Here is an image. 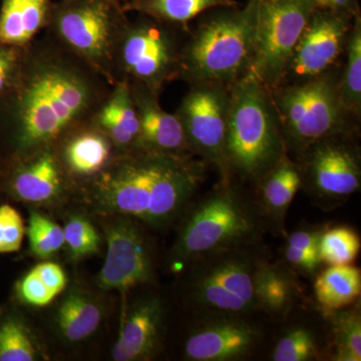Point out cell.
Instances as JSON below:
<instances>
[{"label":"cell","instance_id":"obj_1","mask_svg":"<svg viewBox=\"0 0 361 361\" xmlns=\"http://www.w3.org/2000/svg\"><path fill=\"white\" fill-rule=\"evenodd\" d=\"M18 145L42 148L99 106L101 92L89 71L58 54L32 56L16 97Z\"/></svg>","mask_w":361,"mask_h":361},{"label":"cell","instance_id":"obj_2","mask_svg":"<svg viewBox=\"0 0 361 361\" xmlns=\"http://www.w3.org/2000/svg\"><path fill=\"white\" fill-rule=\"evenodd\" d=\"M206 163L189 155L140 151L103 176L102 195L116 212L161 227L184 210L205 180Z\"/></svg>","mask_w":361,"mask_h":361},{"label":"cell","instance_id":"obj_3","mask_svg":"<svg viewBox=\"0 0 361 361\" xmlns=\"http://www.w3.org/2000/svg\"><path fill=\"white\" fill-rule=\"evenodd\" d=\"M263 85L247 71L229 97L226 165L230 173L257 183L285 154L283 135Z\"/></svg>","mask_w":361,"mask_h":361},{"label":"cell","instance_id":"obj_4","mask_svg":"<svg viewBox=\"0 0 361 361\" xmlns=\"http://www.w3.org/2000/svg\"><path fill=\"white\" fill-rule=\"evenodd\" d=\"M265 226L255 200L226 180L190 210L173 255L188 264L211 252L259 244Z\"/></svg>","mask_w":361,"mask_h":361},{"label":"cell","instance_id":"obj_5","mask_svg":"<svg viewBox=\"0 0 361 361\" xmlns=\"http://www.w3.org/2000/svg\"><path fill=\"white\" fill-rule=\"evenodd\" d=\"M265 259L261 243L211 252L194 259L188 295L203 315L253 316L259 312L255 274Z\"/></svg>","mask_w":361,"mask_h":361},{"label":"cell","instance_id":"obj_6","mask_svg":"<svg viewBox=\"0 0 361 361\" xmlns=\"http://www.w3.org/2000/svg\"><path fill=\"white\" fill-rule=\"evenodd\" d=\"M254 0L245 9L222 14L199 28L180 54V71L202 84L231 82L250 68Z\"/></svg>","mask_w":361,"mask_h":361},{"label":"cell","instance_id":"obj_7","mask_svg":"<svg viewBox=\"0 0 361 361\" xmlns=\"http://www.w3.org/2000/svg\"><path fill=\"white\" fill-rule=\"evenodd\" d=\"M125 21L118 0H63L52 7L49 18L66 47L108 78L115 68L116 44Z\"/></svg>","mask_w":361,"mask_h":361},{"label":"cell","instance_id":"obj_8","mask_svg":"<svg viewBox=\"0 0 361 361\" xmlns=\"http://www.w3.org/2000/svg\"><path fill=\"white\" fill-rule=\"evenodd\" d=\"M317 7L316 0H254L253 56L249 73L263 85L279 80Z\"/></svg>","mask_w":361,"mask_h":361},{"label":"cell","instance_id":"obj_9","mask_svg":"<svg viewBox=\"0 0 361 361\" xmlns=\"http://www.w3.org/2000/svg\"><path fill=\"white\" fill-rule=\"evenodd\" d=\"M343 109L338 92L325 78L285 90L278 103L283 140L286 135L292 149L305 153L316 142L341 134Z\"/></svg>","mask_w":361,"mask_h":361},{"label":"cell","instance_id":"obj_10","mask_svg":"<svg viewBox=\"0 0 361 361\" xmlns=\"http://www.w3.org/2000/svg\"><path fill=\"white\" fill-rule=\"evenodd\" d=\"M114 66L122 70L128 82L132 80L158 96L180 73V54L172 33L155 21H125Z\"/></svg>","mask_w":361,"mask_h":361},{"label":"cell","instance_id":"obj_11","mask_svg":"<svg viewBox=\"0 0 361 361\" xmlns=\"http://www.w3.org/2000/svg\"><path fill=\"white\" fill-rule=\"evenodd\" d=\"M304 154L302 187L316 206L332 210L360 190V156L348 145L329 137L316 142Z\"/></svg>","mask_w":361,"mask_h":361},{"label":"cell","instance_id":"obj_12","mask_svg":"<svg viewBox=\"0 0 361 361\" xmlns=\"http://www.w3.org/2000/svg\"><path fill=\"white\" fill-rule=\"evenodd\" d=\"M229 97L215 84H202L192 90L180 104L177 114L190 151L202 161L219 169L228 180L226 165Z\"/></svg>","mask_w":361,"mask_h":361},{"label":"cell","instance_id":"obj_13","mask_svg":"<svg viewBox=\"0 0 361 361\" xmlns=\"http://www.w3.org/2000/svg\"><path fill=\"white\" fill-rule=\"evenodd\" d=\"M200 326L188 336L184 353L188 360H245L263 341V331L253 316L203 315Z\"/></svg>","mask_w":361,"mask_h":361},{"label":"cell","instance_id":"obj_14","mask_svg":"<svg viewBox=\"0 0 361 361\" xmlns=\"http://www.w3.org/2000/svg\"><path fill=\"white\" fill-rule=\"evenodd\" d=\"M108 252L99 274L104 290L127 291L146 283L153 275V260L141 230L130 221H116L106 229Z\"/></svg>","mask_w":361,"mask_h":361},{"label":"cell","instance_id":"obj_15","mask_svg":"<svg viewBox=\"0 0 361 361\" xmlns=\"http://www.w3.org/2000/svg\"><path fill=\"white\" fill-rule=\"evenodd\" d=\"M348 23L332 11L315 9L287 68L298 77L315 78L327 70L342 51Z\"/></svg>","mask_w":361,"mask_h":361},{"label":"cell","instance_id":"obj_16","mask_svg":"<svg viewBox=\"0 0 361 361\" xmlns=\"http://www.w3.org/2000/svg\"><path fill=\"white\" fill-rule=\"evenodd\" d=\"M140 121L137 147L140 151L186 156L190 148L177 115L164 111L156 94L140 84H130Z\"/></svg>","mask_w":361,"mask_h":361},{"label":"cell","instance_id":"obj_17","mask_svg":"<svg viewBox=\"0 0 361 361\" xmlns=\"http://www.w3.org/2000/svg\"><path fill=\"white\" fill-rule=\"evenodd\" d=\"M163 307L158 299H147L134 306L127 316L115 348L116 361L149 360L160 343Z\"/></svg>","mask_w":361,"mask_h":361},{"label":"cell","instance_id":"obj_18","mask_svg":"<svg viewBox=\"0 0 361 361\" xmlns=\"http://www.w3.org/2000/svg\"><path fill=\"white\" fill-rule=\"evenodd\" d=\"M256 205L266 225L284 233L287 212L302 187L300 169L286 154L257 183Z\"/></svg>","mask_w":361,"mask_h":361},{"label":"cell","instance_id":"obj_19","mask_svg":"<svg viewBox=\"0 0 361 361\" xmlns=\"http://www.w3.org/2000/svg\"><path fill=\"white\" fill-rule=\"evenodd\" d=\"M254 288L259 312L278 322L286 319L300 300L297 273L284 262L273 263L265 258L256 271Z\"/></svg>","mask_w":361,"mask_h":361},{"label":"cell","instance_id":"obj_20","mask_svg":"<svg viewBox=\"0 0 361 361\" xmlns=\"http://www.w3.org/2000/svg\"><path fill=\"white\" fill-rule=\"evenodd\" d=\"M94 115L97 128L116 146L135 147L139 139L140 121L127 80L116 82L115 89L106 101L99 104Z\"/></svg>","mask_w":361,"mask_h":361},{"label":"cell","instance_id":"obj_21","mask_svg":"<svg viewBox=\"0 0 361 361\" xmlns=\"http://www.w3.org/2000/svg\"><path fill=\"white\" fill-rule=\"evenodd\" d=\"M51 0H4L0 11V44L26 47L49 23Z\"/></svg>","mask_w":361,"mask_h":361},{"label":"cell","instance_id":"obj_22","mask_svg":"<svg viewBox=\"0 0 361 361\" xmlns=\"http://www.w3.org/2000/svg\"><path fill=\"white\" fill-rule=\"evenodd\" d=\"M316 302L323 315L342 310L360 301L361 271L349 265H330L316 274Z\"/></svg>","mask_w":361,"mask_h":361},{"label":"cell","instance_id":"obj_23","mask_svg":"<svg viewBox=\"0 0 361 361\" xmlns=\"http://www.w3.org/2000/svg\"><path fill=\"white\" fill-rule=\"evenodd\" d=\"M61 180L56 157L49 151H42L16 173L13 190L23 200L40 203L59 194Z\"/></svg>","mask_w":361,"mask_h":361},{"label":"cell","instance_id":"obj_24","mask_svg":"<svg viewBox=\"0 0 361 361\" xmlns=\"http://www.w3.org/2000/svg\"><path fill=\"white\" fill-rule=\"evenodd\" d=\"M111 156V140L99 128L82 130L66 145V166L75 174L90 176L103 170Z\"/></svg>","mask_w":361,"mask_h":361},{"label":"cell","instance_id":"obj_25","mask_svg":"<svg viewBox=\"0 0 361 361\" xmlns=\"http://www.w3.org/2000/svg\"><path fill=\"white\" fill-rule=\"evenodd\" d=\"M329 325L330 360H361V313L360 301L323 315Z\"/></svg>","mask_w":361,"mask_h":361},{"label":"cell","instance_id":"obj_26","mask_svg":"<svg viewBox=\"0 0 361 361\" xmlns=\"http://www.w3.org/2000/svg\"><path fill=\"white\" fill-rule=\"evenodd\" d=\"M234 6L233 0H132L122 8L137 11L158 23L186 25L208 9Z\"/></svg>","mask_w":361,"mask_h":361},{"label":"cell","instance_id":"obj_27","mask_svg":"<svg viewBox=\"0 0 361 361\" xmlns=\"http://www.w3.org/2000/svg\"><path fill=\"white\" fill-rule=\"evenodd\" d=\"M56 317L63 337L68 341L77 342L96 331L101 323L102 311L89 296L73 291L59 305Z\"/></svg>","mask_w":361,"mask_h":361},{"label":"cell","instance_id":"obj_28","mask_svg":"<svg viewBox=\"0 0 361 361\" xmlns=\"http://www.w3.org/2000/svg\"><path fill=\"white\" fill-rule=\"evenodd\" d=\"M329 356V341H322L318 332L303 323L291 324L284 330L273 348L274 361H312Z\"/></svg>","mask_w":361,"mask_h":361},{"label":"cell","instance_id":"obj_29","mask_svg":"<svg viewBox=\"0 0 361 361\" xmlns=\"http://www.w3.org/2000/svg\"><path fill=\"white\" fill-rule=\"evenodd\" d=\"M360 237L355 230L346 226L325 228L319 241L320 259L330 265H349L357 258Z\"/></svg>","mask_w":361,"mask_h":361},{"label":"cell","instance_id":"obj_30","mask_svg":"<svg viewBox=\"0 0 361 361\" xmlns=\"http://www.w3.org/2000/svg\"><path fill=\"white\" fill-rule=\"evenodd\" d=\"M360 20H356L348 42V65L344 71L339 99L346 110L360 113L361 106V27Z\"/></svg>","mask_w":361,"mask_h":361},{"label":"cell","instance_id":"obj_31","mask_svg":"<svg viewBox=\"0 0 361 361\" xmlns=\"http://www.w3.org/2000/svg\"><path fill=\"white\" fill-rule=\"evenodd\" d=\"M30 249L40 258H49L65 245L63 229L39 212L30 214L27 226Z\"/></svg>","mask_w":361,"mask_h":361},{"label":"cell","instance_id":"obj_32","mask_svg":"<svg viewBox=\"0 0 361 361\" xmlns=\"http://www.w3.org/2000/svg\"><path fill=\"white\" fill-rule=\"evenodd\" d=\"M35 348L23 325L8 320L0 329V361H32Z\"/></svg>","mask_w":361,"mask_h":361},{"label":"cell","instance_id":"obj_33","mask_svg":"<svg viewBox=\"0 0 361 361\" xmlns=\"http://www.w3.org/2000/svg\"><path fill=\"white\" fill-rule=\"evenodd\" d=\"M63 229L65 244L73 259L87 257L99 251L101 239L96 228L85 218H71Z\"/></svg>","mask_w":361,"mask_h":361},{"label":"cell","instance_id":"obj_34","mask_svg":"<svg viewBox=\"0 0 361 361\" xmlns=\"http://www.w3.org/2000/svg\"><path fill=\"white\" fill-rule=\"evenodd\" d=\"M25 234V223L20 214L13 207H0V253L20 250Z\"/></svg>","mask_w":361,"mask_h":361},{"label":"cell","instance_id":"obj_35","mask_svg":"<svg viewBox=\"0 0 361 361\" xmlns=\"http://www.w3.org/2000/svg\"><path fill=\"white\" fill-rule=\"evenodd\" d=\"M18 292L20 298L25 303L37 307L47 305L58 296L44 283L35 268L21 279L18 285Z\"/></svg>","mask_w":361,"mask_h":361},{"label":"cell","instance_id":"obj_36","mask_svg":"<svg viewBox=\"0 0 361 361\" xmlns=\"http://www.w3.org/2000/svg\"><path fill=\"white\" fill-rule=\"evenodd\" d=\"M283 256L285 264L297 274H303L306 276L317 274V271L322 264L318 252L303 250L286 244L284 247Z\"/></svg>","mask_w":361,"mask_h":361},{"label":"cell","instance_id":"obj_37","mask_svg":"<svg viewBox=\"0 0 361 361\" xmlns=\"http://www.w3.org/2000/svg\"><path fill=\"white\" fill-rule=\"evenodd\" d=\"M20 47L0 44V94L13 82L20 68Z\"/></svg>","mask_w":361,"mask_h":361},{"label":"cell","instance_id":"obj_38","mask_svg":"<svg viewBox=\"0 0 361 361\" xmlns=\"http://www.w3.org/2000/svg\"><path fill=\"white\" fill-rule=\"evenodd\" d=\"M324 229L325 228L319 226L311 225L299 228L287 235L286 245L296 247L303 250L318 252L320 238Z\"/></svg>","mask_w":361,"mask_h":361},{"label":"cell","instance_id":"obj_39","mask_svg":"<svg viewBox=\"0 0 361 361\" xmlns=\"http://www.w3.org/2000/svg\"><path fill=\"white\" fill-rule=\"evenodd\" d=\"M353 4L355 0H322L319 2V6L332 9H350Z\"/></svg>","mask_w":361,"mask_h":361},{"label":"cell","instance_id":"obj_40","mask_svg":"<svg viewBox=\"0 0 361 361\" xmlns=\"http://www.w3.org/2000/svg\"><path fill=\"white\" fill-rule=\"evenodd\" d=\"M118 2H123V4H128V2L132 1V0H118Z\"/></svg>","mask_w":361,"mask_h":361}]
</instances>
